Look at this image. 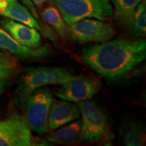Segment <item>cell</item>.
Here are the masks:
<instances>
[{
	"mask_svg": "<svg viewBox=\"0 0 146 146\" xmlns=\"http://www.w3.org/2000/svg\"><path fill=\"white\" fill-rule=\"evenodd\" d=\"M10 56H9V55H8V54H4V53H2V52H0V60L6 59V58H9Z\"/></svg>",
	"mask_w": 146,
	"mask_h": 146,
	"instance_id": "603a6c76",
	"label": "cell"
},
{
	"mask_svg": "<svg viewBox=\"0 0 146 146\" xmlns=\"http://www.w3.org/2000/svg\"><path fill=\"white\" fill-rule=\"evenodd\" d=\"M102 87V81L96 76L73 75L69 81L60 85L56 95L61 100L77 103L91 100Z\"/></svg>",
	"mask_w": 146,
	"mask_h": 146,
	"instance_id": "52a82bcc",
	"label": "cell"
},
{
	"mask_svg": "<svg viewBox=\"0 0 146 146\" xmlns=\"http://www.w3.org/2000/svg\"><path fill=\"white\" fill-rule=\"evenodd\" d=\"M9 1L8 0H0V14L3 13L6 10Z\"/></svg>",
	"mask_w": 146,
	"mask_h": 146,
	"instance_id": "ffe728a7",
	"label": "cell"
},
{
	"mask_svg": "<svg viewBox=\"0 0 146 146\" xmlns=\"http://www.w3.org/2000/svg\"><path fill=\"white\" fill-rule=\"evenodd\" d=\"M0 48L8 51L24 59H36L49 56L52 52L50 45L31 48L18 42L8 33L0 27Z\"/></svg>",
	"mask_w": 146,
	"mask_h": 146,
	"instance_id": "30bf717a",
	"label": "cell"
},
{
	"mask_svg": "<svg viewBox=\"0 0 146 146\" xmlns=\"http://www.w3.org/2000/svg\"><path fill=\"white\" fill-rule=\"evenodd\" d=\"M77 103L82 115L80 140L110 145L114 135L104 111L93 102L85 100Z\"/></svg>",
	"mask_w": 146,
	"mask_h": 146,
	"instance_id": "3957f363",
	"label": "cell"
},
{
	"mask_svg": "<svg viewBox=\"0 0 146 146\" xmlns=\"http://www.w3.org/2000/svg\"><path fill=\"white\" fill-rule=\"evenodd\" d=\"M23 117L13 114L0 120V146L36 145Z\"/></svg>",
	"mask_w": 146,
	"mask_h": 146,
	"instance_id": "ba28073f",
	"label": "cell"
},
{
	"mask_svg": "<svg viewBox=\"0 0 146 146\" xmlns=\"http://www.w3.org/2000/svg\"><path fill=\"white\" fill-rule=\"evenodd\" d=\"M81 121H76L58 129L46 137L47 141L51 143L70 145L80 140Z\"/></svg>",
	"mask_w": 146,
	"mask_h": 146,
	"instance_id": "5bb4252c",
	"label": "cell"
},
{
	"mask_svg": "<svg viewBox=\"0 0 146 146\" xmlns=\"http://www.w3.org/2000/svg\"><path fill=\"white\" fill-rule=\"evenodd\" d=\"M7 80H0V94L4 91L5 87L7 86Z\"/></svg>",
	"mask_w": 146,
	"mask_h": 146,
	"instance_id": "44dd1931",
	"label": "cell"
},
{
	"mask_svg": "<svg viewBox=\"0 0 146 146\" xmlns=\"http://www.w3.org/2000/svg\"><path fill=\"white\" fill-rule=\"evenodd\" d=\"M1 24L9 34L21 44L31 48L41 46L42 38L36 29L8 18L3 19Z\"/></svg>",
	"mask_w": 146,
	"mask_h": 146,
	"instance_id": "8fae6325",
	"label": "cell"
},
{
	"mask_svg": "<svg viewBox=\"0 0 146 146\" xmlns=\"http://www.w3.org/2000/svg\"><path fill=\"white\" fill-rule=\"evenodd\" d=\"M18 69L17 60L12 56L0 60V80H7L12 78L17 74Z\"/></svg>",
	"mask_w": 146,
	"mask_h": 146,
	"instance_id": "ac0fdd59",
	"label": "cell"
},
{
	"mask_svg": "<svg viewBox=\"0 0 146 146\" xmlns=\"http://www.w3.org/2000/svg\"><path fill=\"white\" fill-rule=\"evenodd\" d=\"M9 2H11V1H17V0H8Z\"/></svg>",
	"mask_w": 146,
	"mask_h": 146,
	"instance_id": "cb8c5ba5",
	"label": "cell"
},
{
	"mask_svg": "<svg viewBox=\"0 0 146 146\" xmlns=\"http://www.w3.org/2000/svg\"><path fill=\"white\" fill-rule=\"evenodd\" d=\"M72 76L68 70L60 67H27L14 92V100L18 106L23 107L36 89L48 85H61Z\"/></svg>",
	"mask_w": 146,
	"mask_h": 146,
	"instance_id": "7a4b0ae2",
	"label": "cell"
},
{
	"mask_svg": "<svg viewBox=\"0 0 146 146\" xmlns=\"http://www.w3.org/2000/svg\"><path fill=\"white\" fill-rule=\"evenodd\" d=\"M1 15L35 29L37 31L43 33L45 36H47L44 29L40 26L37 20L31 13L28 8L16 1L9 2L6 10Z\"/></svg>",
	"mask_w": 146,
	"mask_h": 146,
	"instance_id": "4fadbf2b",
	"label": "cell"
},
{
	"mask_svg": "<svg viewBox=\"0 0 146 146\" xmlns=\"http://www.w3.org/2000/svg\"><path fill=\"white\" fill-rule=\"evenodd\" d=\"M41 16L47 24L50 25L57 31L62 38L66 39L68 36V25L64 20L56 7L54 5L47 7L42 11Z\"/></svg>",
	"mask_w": 146,
	"mask_h": 146,
	"instance_id": "2e32d148",
	"label": "cell"
},
{
	"mask_svg": "<svg viewBox=\"0 0 146 146\" xmlns=\"http://www.w3.org/2000/svg\"><path fill=\"white\" fill-rule=\"evenodd\" d=\"M32 2L33 3V4L36 5L37 7L41 6L45 2H46L48 0H31Z\"/></svg>",
	"mask_w": 146,
	"mask_h": 146,
	"instance_id": "7402d4cb",
	"label": "cell"
},
{
	"mask_svg": "<svg viewBox=\"0 0 146 146\" xmlns=\"http://www.w3.org/2000/svg\"><path fill=\"white\" fill-rule=\"evenodd\" d=\"M81 58L100 75L116 80L127 75L145 60L146 41L108 40L85 48Z\"/></svg>",
	"mask_w": 146,
	"mask_h": 146,
	"instance_id": "6da1fadb",
	"label": "cell"
},
{
	"mask_svg": "<svg viewBox=\"0 0 146 146\" xmlns=\"http://www.w3.org/2000/svg\"><path fill=\"white\" fill-rule=\"evenodd\" d=\"M81 112L78 106L66 100H53L48 116V127L54 131L73 120L78 119Z\"/></svg>",
	"mask_w": 146,
	"mask_h": 146,
	"instance_id": "9c48e42d",
	"label": "cell"
},
{
	"mask_svg": "<svg viewBox=\"0 0 146 146\" xmlns=\"http://www.w3.org/2000/svg\"><path fill=\"white\" fill-rule=\"evenodd\" d=\"M68 25L85 18L106 21L114 16L110 0H52Z\"/></svg>",
	"mask_w": 146,
	"mask_h": 146,
	"instance_id": "277c9868",
	"label": "cell"
},
{
	"mask_svg": "<svg viewBox=\"0 0 146 146\" xmlns=\"http://www.w3.org/2000/svg\"><path fill=\"white\" fill-rule=\"evenodd\" d=\"M115 33L114 28L109 23L95 18H85L68 27L69 36L79 43H102L112 39Z\"/></svg>",
	"mask_w": 146,
	"mask_h": 146,
	"instance_id": "8992f818",
	"label": "cell"
},
{
	"mask_svg": "<svg viewBox=\"0 0 146 146\" xmlns=\"http://www.w3.org/2000/svg\"><path fill=\"white\" fill-rule=\"evenodd\" d=\"M24 4L27 6V8H28V10L30 11V12L31 13L35 18H36L37 21H39V15H38L37 12H36V10L35 7L33 3L32 2L31 0H22Z\"/></svg>",
	"mask_w": 146,
	"mask_h": 146,
	"instance_id": "d6986e66",
	"label": "cell"
},
{
	"mask_svg": "<svg viewBox=\"0 0 146 146\" xmlns=\"http://www.w3.org/2000/svg\"><path fill=\"white\" fill-rule=\"evenodd\" d=\"M124 24L127 31L135 36H143L146 33V3L141 1Z\"/></svg>",
	"mask_w": 146,
	"mask_h": 146,
	"instance_id": "9a60e30c",
	"label": "cell"
},
{
	"mask_svg": "<svg viewBox=\"0 0 146 146\" xmlns=\"http://www.w3.org/2000/svg\"><path fill=\"white\" fill-rule=\"evenodd\" d=\"M118 135L122 142L127 146H142L145 144V129L136 120H126L121 123Z\"/></svg>",
	"mask_w": 146,
	"mask_h": 146,
	"instance_id": "7c38bea8",
	"label": "cell"
},
{
	"mask_svg": "<svg viewBox=\"0 0 146 146\" xmlns=\"http://www.w3.org/2000/svg\"><path fill=\"white\" fill-rule=\"evenodd\" d=\"M116 16L124 23L133 13L141 0H110Z\"/></svg>",
	"mask_w": 146,
	"mask_h": 146,
	"instance_id": "e0dca14e",
	"label": "cell"
},
{
	"mask_svg": "<svg viewBox=\"0 0 146 146\" xmlns=\"http://www.w3.org/2000/svg\"><path fill=\"white\" fill-rule=\"evenodd\" d=\"M52 101V93L44 87L36 89L27 98L23 118L31 131L39 134L48 133V116Z\"/></svg>",
	"mask_w": 146,
	"mask_h": 146,
	"instance_id": "5b68a950",
	"label": "cell"
}]
</instances>
